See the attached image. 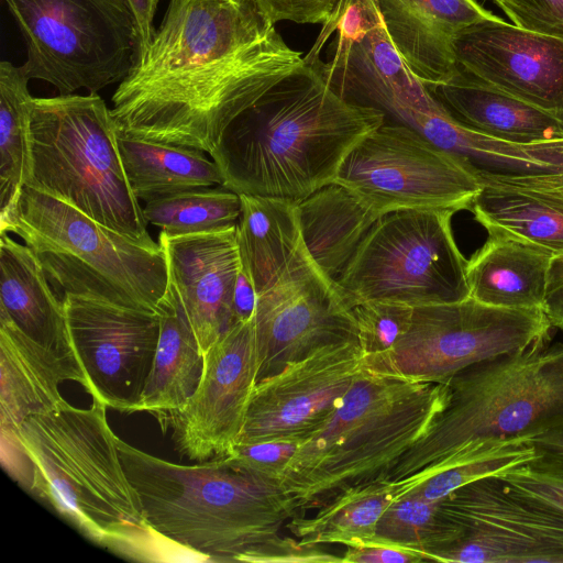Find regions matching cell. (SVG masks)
I'll return each mask as SVG.
<instances>
[{
	"label": "cell",
	"instance_id": "obj_1",
	"mask_svg": "<svg viewBox=\"0 0 563 563\" xmlns=\"http://www.w3.org/2000/svg\"><path fill=\"white\" fill-rule=\"evenodd\" d=\"M303 58L253 0H169L112 95L117 130L210 153L232 120Z\"/></svg>",
	"mask_w": 563,
	"mask_h": 563
},
{
	"label": "cell",
	"instance_id": "obj_2",
	"mask_svg": "<svg viewBox=\"0 0 563 563\" xmlns=\"http://www.w3.org/2000/svg\"><path fill=\"white\" fill-rule=\"evenodd\" d=\"M384 120L302 60L232 120L209 155L222 187L299 202L333 183L349 152Z\"/></svg>",
	"mask_w": 563,
	"mask_h": 563
},
{
	"label": "cell",
	"instance_id": "obj_3",
	"mask_svg": "<svg viewBox=\"0 0 563 563\" xmlns=\"http://www.w3.org/2000/svg\"><path fill=\"white\" fill-rule=\"evenodd\" d=\"M117 445L148 523L209 562H243L299 515L280 484L227 456L183 465Z\"/></svg>",
	"mask_w": 563,
	"mask_h": 563
},
{
	"label": "cell",
	"instance_id": "obj_4",
	"mask_svg": "<svg viewBox=\"0 0 563 563\" xmlns=\"http://www.w3.org/2000/svg\"><path fill=\"white\" fill-rule=\"evenodd\" d=\"M448 386L363 365L334 413L305 439L280 485L299 515L351 487L388 478L443 409Z\"/></svg>",
	"mask_w": 563,
	"mask_h": 563
},
{
	"label": "cell",
	"instance_id": "obj_5",
	"mask_svg": "<svg viewBox=\"0 0 563 563\" xmlns=\"http://www.w3.org/2000/svg\"><path fill=\"white\" fill-rule=\"evenodd\" d=\"M107 407L68 402L34 415L18 435L30 462L29 489L89 540L123 556L152 528L124 470Z\"/></svg>",
	"mask_w": 563,
	"mask_h": 563
},
{
	"label": "cell",
	"instance_id": "obj_6",
	"mask_svg": "<svg viewBox=\"0 0 563 563\" xmlns=\"http://www.w3.org/2000/svg\"><path fill=\"white\" fill-rule=\"evenodd\" d=\"M445 384L443 409L388 475L402 493L467 443L532 435L563 421V342L549 334L474 364Z\"/></svg>",
	"mask_w": 563,
	"mask_h": 563
},
{
	"label": "cell",
	"instance_id": "obj_7",
	"mask_svg": "<svg viewBox=\"0 0 563 563\" xmlns=\"http://www.w3.org/2000/svg\"><path fill=\"white\" fill-rule=\"evenodd\" d=\"M3 232L31 249L62 301L70 295L158 313L169 284L159 242L130 239L27 186L0 221Z\"/></svg>",
	"mask_w": 563,
	"mask_h": 563
},
{
	"label": "cell",
	"instance_id": "obj_8",
	"mask_svg": "<svg viewBox=\"0 0 563 563\" xmlns=\"http://www.w3.org/2000/svg\"><path fill=\"white\" fill-rule=\"evenodd\" d=\"M117 135L111 111L98 93L33 97L25 186L122 235L155 243L129 184Z\"/></svg>",
	"mask_w": 563,
	"mask_h": 563
},
{
	"label": "cell",
	"instance_id": "obj_9",
	"mask_svg": "<svg viewBox=\"0 0 563 563\" xmlns=\"http://www.w3.org/2000/svg\"><path fill=\"white\" fill-rule=\"evenodd\" d=\"M26 46L30 79L59 95L98 93L134 66L139 31L125 0H3Z\"/></svg>",
	"mask_w": 563,
	"mask_h": 563
},
{
	"label": "cell",
	"instance_id": "obj_10",
	"mask_svg": "<svg viewBox=\"0 0 563 563\" xmlns=\"http://www.w3.org/2000/svg\"><path fill=\"white\" fill-rule=\"evenodd\" d=\"M450 209L380 216L335 280L353 309L369 301L411 307L467 299V261L455 242Z\"/></svg>",
	"mask_w": 563,
	"mask_h": 563
},
{
	"label": "cell",
	"instance_id": "obj_11",
	"mask_svg": "<svg viewBox=\"0 0 563 563\" xmlns=\"http://www.w3.org/2000/svg\"><path fill=\"white\" fill-rule=\"evenodd\" d=\"M542 309H511L467 299L413 307L409 328L372 371L448 383L479 362L522 350L550 334Z\"/></svg>",
	"mask_w": 563,
	"mask_h": 563
},
{
	"label": "cell",
	"instance_id": "obj_12",
	"mask_svg": "<svg viewBox=\"0 0 563 563\" xmlns=\"http://www.w3.org/2000/svg\"><path fill=\"white\" fill-rule=\"evenodd\" d=\"M333 183L379 217L411 209L470 210L482 186L455 156L388 120L349 152Z\"/></svg>",
	"mask_w": 563,
	"mask_h": 563
},
{
	"label": "cell",
	"instance_id": "obj_13",
	"mask_svg": "<svg viewBox=\"0 0 563 563\" xmlns=\"http://www.w3.org/2000/svg\"><path fill=\"white\" fill-rule=\"evenodd\" d=\"M463 531L430 561L563 563V511L521 495L498 477L470 483L440 500Z\"/></svg>",
	"mask_w": 563,
	"mask_h": 563
},
{
	"label": "cell",
	"instance_id": "obj_14",
	"mask_svg": "<svg viewBox=\"0 0 563 563\" xmlns=\"http://www.w3.org/2000/svg\"><path fill=\"white\" fill-rule=\"evenodd\" d=\"M303 57L345 100L380 110L389 120L437 102L391 42L374 0H341Z\"/></svg>",
	"mask_w": 563,
	"mask_h": 563
},
{
	"label": "cell",
	"instance_id": "obj_15",
	"mask_svg": "<svg viewBox=\"0 0 563 563\" xmlns=\"http://www.w3.org/2000/svg\"><path fill=\"white\" fill-rule=\"evenodd\" d=\"M253 325L257 383L322 347L358 340L353 309L303 242L280 277L257 295Z\"/></svg>",
	"mask_w": 563,
	"mask_h": 563
},
{
	"label": "cell",
	"instance_id": "obj_16",
	"mask_svg": "<svg viewBox=\"0 0 563 563\" xmlns=\"http://www.w3.org/2000/svg\"><path fill=\"white\" fill-rule=\"evenodd\" d=\"M63 305L86 391L107 408L136 412L156 353L158 313L70 295Z\"/></svg>",
	"mask_w": 563,
	"mask_h": 563
},
{
	"label": "cell",
	"instance_id": "obj_17",
	"mask_svg": "<svg viewBox=\"0 0 563 563\" xmlns=\"http://www.w3.org/2000/svg\"><path fill=\"white\" fill-rule=\"evenodd\" d=\"M257 377L252 318L231 325L207 351L200 382L188 401L156 418L163 430H172L176 450L188 460L224 456L242 432Z\"/></svg>",
	"mask_w": 563,
	"mask_h": 563
},
{
	"label": "cell",
	"instance_id": "obj_18",
	"mask_svg": "<svg viewBox=\"0 0 563 563\" xmlns=\"http://www.w3.org/2000/svg\"><path fill=\"white\" fill-rule=\"evenodd\" d=\"M363 365L361 344L352 340L322 347L260 380L236 444L302 442L334 413Z\"/></svg>",
	"mask_w": 563,
	"mask_h": 563
},
{
	"label": "cell",
	"instance_id": "obj_19",
	"mask_svg": "<svg viewBox=\"0 0 563 563\" xmlns=\"http://www.w3.org/2000/svg\"><path fill=\"white\" fill-rule=\"evenodd\" d=\"M452 44L461 70L536 107L563 113V40L496 16L463 29Z\"/></svg>",
	"mask_w": 563,
	"mask_h": 563
},
{
	"label": "cell",
	"instance_id": "obj_20",
	"mask_svg": "<svg viewBox=\"0 0 563 563\" xmlns=\"http://www.w3.org/2000/svg\"><path fill=\"white\" fill-rule=\"evenodd\" d=\"M158 242L169 282L205 355L234 324L232 300L240 269L236 225L179 236L161 233Z\"/></svg>",
	"mask_w": 563,
	"mask_h": 563
},
{
	"label": "cell",
	"instance_id": "obj_21",
	"mask_svg": "<svg viewBox=\"0 0 563 563\" xmlns=\"http://www.w3.org/2000/svg\"><path fill=\"white\" fill-rule=\"evenodd\" d=\"M384 26L411 73L424 85L459 74L453 38L497 15L476 0H374Z\"/></svg>",
	"mask_w": 563,
	"mask_h": 563
},
{
	"label": "cell",
	"instance_id": "obj_22",
	"mask_svg": "<svg viewBox=\"0 0 563 563\" xmlns=\"http://www.w3.org/2000/svg\"><path fill=\"white\" fill-rule=\"evenodd\" d=\"M86 384L78 366L23 333L0 310V430L18 432L34 415L67 404L59 384Z\"/></svg>",
	"mask_w": 563,
	"mask_h": 563
},
{
	"label": "cell",
	"instance_id": "obj_23",
	"mask_svg": "<svg viewBox=\"0 0 563 563\" xmlns=\"http://www.w3.org/2000/svg\"><path fill=\"white\" fill-rule=\"evenodd\" d=\"M460 124L516 143L563 139V113L552 112L477 80L465 71L445 82L426 85Z\"/></svg>",
	"mask_w": 563,
	"mask_h": 563
},
{
	"label": "cell",
	"instance_id": "obj_24",
	"mask_svg": "<svg viewBox=\"0 0 563 563\" xmlns=\"http://www.w3.org/2000/svg\"><path fill=\"white\" fill-rule=\"evenodd\" d=\"M0 310L32 340L78 366L62 299L31 249L7 232L0 233Z\"/></svg>",
	"mask_w": 563,
	"mask_h": 563
},
{
	"label": "cell",
	"instance_id": "obj_25",
	"mask_svg": "<svg viewBox=\"0 0 563 563\" xmlns=\"http://www.w3.org/2000/svg\"><path fill=\"white\" fill-rule=\"evenodd\" d=\"M553 256L529 243L488 235L466 264L470 296L495 307L542 309Z\"/></svg>",
	"mask_w": 563,
	"mask_h": 563
},
{
	"label": "cell",
	"instance_id": "obj_26",
	"mask_svg": "<svg viewBox=\"0 0 563 563\" xmlns=\"http://www.w3.org/2000/svg\"><path fill=\"white\" fill-rule=\"evenodd\" d=\"M236 223L240 266L258 294L280 277L303 242L298 202L284 198L240 195Z\"/></svg>",
	"mask_w": 563,
	"mask_h": 563
},
{
	"label": "cell",
	"instance_id": "obj_27",
	"mask_svg": "<svg viewBox=\"0 0 563 563\" xmlns=\"http://www.w3.org/2000/svg\"><path fill=\"white\" fill-rule=\"evenodd\" d=\"M298 208L309 254L335 282L379 216L336 183L299 201Z\"/></svg>",
	"mask_w": 563,
	"mask_h": 563
},
{
	"label": "cell",
	"instance_id": "obj_28",
	"mask_svg": "<svg viewBox=\"0 0 563 563\" xmlns=\"http://www.w3.org/2000/svg\"><path fill=\"white\" fill-rule=\"evenodd\" d=\"M158 316L161 332L153 367L136 408L154 416L187 402L203 368V355L170 282L159 302Z\"/></svg>",
	"mask_w": 563,
	"mask_h": 563
},
{
	"label": "cell",
	"instance_id": "obj_29",
	"mask_svg": "<svg viewBox=\"0 0 563 563\" xmlns=\"http://www.w3.org/2000/svg\"><path fill=\"white\" fill-rule=\"evenodd\" d=\"M470 210L492 236L563 251V195L500 183H481Z\"/></svg>",
	"mask_w": 563,
	"mask_h": 563
},
{
	"label": "cell",
	"instance_id": "obj_30",
	"mask_svg": "<svg viewBox=\"0 0 563 563\" xmlns=\"http://www.w3.org/2000/svg\"><path fill=\"white\" fill-rule=\"evenodd\" d=\"M120 156L129 184L139 200L195 188L222 186V175L206 152L165 144L118 131Z\"/></svg>",
	"mask_w": 563,
	"mask_h": 563
},
{
	"label": "cell",
	"instance_id": "obj_31",
	"mask_svg": "<svg viewBox=\"0 0 563 563\" xmlns=\"http://www.w3.org/2000/svg\"><path fill=\"white\" fill-rule=\"evenodd\" d=\"M400 493V483L389 478L351 487L319 507L313 516L296 515L286 527L308 544L352 547L372 542L379 518Z\"/></svg>",
	"mask_w": 563,
	"mask_h": 563
},
{
	"label": "cell",
	"instance_id": "obj_32",
	"mask_svg": "<svg viewBox=\"0 0 563 563\" xmlns=\"http://www.w3.org/2000/svg\"><path fill=\"white\" fill-rule=\"evenodd\" d=\"M29 80L22 66L0 63V221L14 209L30 175Z\"/></svg>",
	"mask_w": 563,
	"mask_h": 563
},
{
	"label": "cell",
	"instance_id": "obj_33",
	"mask_svg": "<svg viewBox=\"0 0 563 563\" xmlns=\"http://www.w3.org/2000/svg\"><path fill=\"white\" fill-rule=\"evenodd\" d=\"M530 439L531 434H525L467 443L410 490L427 500L440 501L470 483L498 476L507 470L536 460L538 452Z\"/></svg>",
	"mask_w": 563,
	"mask_h": 563
},
{
	"label": "cell",
	"instance_id": "obj_34",
	"mask_svg": "<svg viewBox=\"0 0 563 563\" xmlns=\"http://www.w3.org/2000/svg\"><path fill=\"white\" fill-rule=\"evenodd\" d=\"M143 213L167 236L197 234L236 225L241 198L222 186L195 188L150 199Z\"/></svg>",
	"mask_w": 563,
	"mask_h": 563
},
{
	"label": "cell",
	"instance_id": "obj_35",
	"mask_svg": "<svg viewBox=\"0 0 563 563\" xmlns=\"http://www.w3.org/2000/svg\"><path fill=\"white\" fill-rule=\"evenodd\" d=\"M462 529L441 509L413 490L404 492L386 508L376 526L373 541L393 544L430 555L457 541Z\"/></svg>",
	"mask_w": 563,
	"mask_h": 563
},
{
	"label": "cell",
	"instance_id": "obj_36",
	"mask_svg": "<svg viewBox=\"0 0 563 563\" xmlns=\"http://www.w3.org/2000/svg\"><path fill=\"white\" fill-rule=\"evenodd\" d=\"M413 307L394 301H369L353 308L357 338L369 367L383 358L409 328Z\"/></svg>",
	"mask_w": 563,
	"mask_h": 563
},
{
	"label": "cell",
	"instance_id": "obj_37",
	"mask_svg": "<svg viewBox=\"0 0 563 563\" xmlns=\"http://www.w3.org/2000/svg\"><path fill=\"white\" fill-rule=\"evenodd\" d=\"M300 443L301 441L297 440L238 443L224 456L243 470L280 484L284 473L298 451Z\"/></svg>",
	"mask_w": 563,
	"mask_h": 563
},
{
	"label": "cell",
	"instance_id": "obj_38",
	"mask_svg": "<svg viewBox=\"0 0 563 563\" xmlns=\"http://www.w3.org/2000/svg\"><path fill=\"white\" fill-rule=\"evenodd\" d=\"M512 490L563 511V472L537 459L496 476Z\"/></svg>",
	"mask_w": 563,
	"mask_h": 563
},
{
	"label": "cell",
	"instance_id": "obj_39",
	"mask_svg": "<svg viewBox=\"0 0 563 563\" xmlns=\"http://www.w3.org/2000/svg\"><path fill=\"white\" fill-rule=\"evenodd\" d=\"M512 24L563 40V0H499Z\"/></svg>",
	"mask_w": 563,
	"mask_h": 563
},
{
	"label": "cell",
	"instance_id": "obj_40",
	"mask_svg": "<svg viewBox=\"0 0 563 563\" xmlns=\"http://www.w3.org/2000/svg\"><path fill=\"white\" fill-rule=\"evenodd\" d=\"M243 562L321 563L342 562V558L322 550L319 545L303 543L297 538L279 534L250 552Z\"/></svg>",
	"mask_w": 563,
	"mask_h": 563
},
{
	"label": "cell",
	"instance_id": "obj_41",
	"mask_svg": "<svg viewBox=\"0 0 563 563\" xmlns=\"http://www.w3.org/2000/svg\"><path fill=\"white\" fill-rule=\"evenodd\" d=\"M275 25L280 21L299 24H324L341 0H253Z\"/></svg>",
	"mask_w": 563,
	"mask_h": 563
},
{
	"label": "cell",
	"instance_id": "obj_42",
	"mask_svg": "<svg viewBox=\"0 0 563 563\" xmlns=\"http://www.w3.org/2000/svg\"><path fill=\"white\" fill-rule=\"evenodd\" d=\"M428 561L420 552L393 544L372 541L347 547L342 556L345 563H419Z\"/></svg>",
	"mask_w": 563,
	"mask_h": 563
},
{
	"label": "cell",
	"instance_id": "obj_43",
	"mask_svg": "<svg viewBox=\"0 0 563 563\" xmlns=\"http://www.w3.org/2000/svg\"><path fill=\"white\" fill-rule=\"evenodd\" d=\"M542 310L551 325L563 331V251L551 260Z\"/></svg>",
	"mask_w": 563,
	"mask_h": 563
},
{
	"label": "cell",
	"instance_id": "obj_44",
	"mask_svg": "<svg viewBox=\"0 0 563 563\" xmlns=\"http://www.w3.org/2000/svg\"><path fill=\"white\" fill-rule=\"evenodd\" d=\"M530 440L539 462L563 472V421L536 432Z\"/></svg>",
	"mask_w": 563,
	"mask_h": 563
},
{
	"label": "cell",
	"instance_id": "obj_45",
	"mask_svg": "<svg viewBox=\"0 0 563 563\" xmlns=\"http://www.w3.org/2000/svg\"><path fill=\"white\" fill-rule=\"evenodd\" d=\"M257 292L254 284L244 269H239L232 300L233 321H250L255 312Z\"/></svg>",
	"mask_w": 563,
	"mask_h": 563
},
{
	"label": "cell",
	"instance_id": "obj_46",
	"mask_svg": "<svg viewBox=\"0 0 563 563\" xmlns=\"http://www.w3.org/2000/svg\"><path fill=\"white\" fill-rule=\"evenodd\" d=\"M134 14L140 40L139 54L143 53L155 33L154 16L157 0H125Z\"/></svg>",
	"mask_w": 563,
	"mask_h": 563
},
{
	"label": "cell",
	"instance_id": "obj_47",
	"mask_svg": "<svg viewBox=\"0 0 563 563\" xmlns=\"http://www.w3.org/2000/svg\"><path fill=\"white\" fill-rule=\"evenodd\" d=\"M548 192H555V194H561V195H563V190H559V191H548Z\"/></svg>",
	"mask_w": 563,
	"mask_h": 563
},
{
	"label": "cell",
	"instance_id": "obj_48",
	"mask_svg": "<svg viewBox=\"0 0 563 563\" xmlns=\"http://www.w3.org/2000/svg\"><path fill=\"white\" fill-rule=\"evenodd\" d=\"M493 2L497 3L499 0H492Z\"/></svg>",
	"mask_w": 563,
	"mask_h": 563
}]
</instances>
